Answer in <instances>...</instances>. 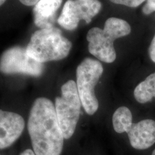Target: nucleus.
<instances>
[{
    "label": "nucleus",
    "instance_id": "15",
    "mask_svg": "<svg viewBox=\"0 0 155 155\" xmlns=\"http://www.w3.org/2000/svg\"><path fill=\"white\" fill-rule=\"evenodd\" d=\"M40 0H19L22 5L25 6H35Z\"/></svg>",
    "mask_w": 155,
    "mask_h": 155
},
{
    "label": "nucleus",
    "instance_id": "6",
    "mask_svg": "<svg viewBox=\"0 0 155 155\" xmlns=\"http://www.w3.org/2000/svg\"><path fill=\"white\" fill-rule=\"evenodd\" d=\"M104 72L101 63L93 58H86L76 69V86L78 93L85 111L94 115L99 107L95 94V87Z\"/></svg>",
    "mask_w": 155,
    "mask_h": 155
},
{
    "label": "nucleus",
    "instance_id": "4",
    "mask_svg": "<svg viewBox=\"0 0 155 155\" xmlns=\"http://www.w3.org/2000/svg\"><path fill=\"white\" fill-rule=\"evenodd\" d=\"M112 123L116 132L127 134L134 149L147 150L155 143V121L148 119L134 124L132 114L126 106H121L116 110L112 117Z\"/></svg>",
    "mask_w": 155,
    "mask_h": 155
},
{
    "label": "nucleus",
    "instance_id": "11",
    "mask_svg": "<svg viewBox=\"0 0 155 155\" xmlns=\"http://www.w3.org/2000/svg\"><path fill=\"white\" fill-rule=\"evenodd\" d=\"M134 96L137 101L140 104L152 101V98H155V73L150 74L137 85Z\"/></svg>",
    "mask_w": 155,
    "mask_h": 155
},
{
    "label": "nucleus",
    "instance_id": "9",
    "mask_svg": "<svg viewBox=\"0 0 155 155\" xmlns=\"http://www.w3.org/2000/svg\"><path fill=\"white\" fill-rule=\"evenodd\" d=\"M25 121L17 113L0 110V150L11 147L24 131Z\"/></svg>",
    "mask_w": 155,
    "mask_h": 155
},
{
    "label": "nucleus",
    "instance_id": "5",
    "mask_svg": "<svg viewBox=\"0 0 155 155\" xmlns=\"http://www.w3.org/2000/svg\"><path fill=\"white\" fill-rule=\"evenodd\" d=\"M81 106L76 83L70 80L61 87V96L56 97L55 103L56 116L65 139H68L74 134Z\"/></svg>",
    "mask_w": 155,
    "mask_h": 155
},
{
    "label": "nucleus",
    "instance_id": "1",
    "mask_svg": "<svg viewBox=\"0 0 155 155\" xmlns=\"http://www.w3.org/2000/svg\"><path fill=\"white\" fill-rule=\"evenodd\" d=\"M28 129L35 155H61L64 136L58 123L55 105L40 97L35 101L29 115Z\"/></svg>",
    "mask_w": 155,
    "mask_h": 155
},
{
    "label": "nucleus",
    "instance_id": "2",
    "mask_svg": "<svg viewBox=\"0 0 155 155\" xmlns=\"http://www.w3.org/2000/svg\"><path fill=\"white\" fill-rule=\"evenodd\" d=\"M131 32L130 25L126 20L110 17L106 21L104 29L93 28L87 34L88 51L100 61L111 63L115 61L116 53L114 41L127 36Z\"/></svg>",
    "mask_w": 155,
    "mask_h": 155
},
{
    "label": "nucleus",
    "instance_id": "8",
    "mask_svg": "<svg viewBox=\"0 0 155 155\" xmlns=\"http://www.w3.org/2000/svg\"><path fill=\"white\" fill-rule=\"evenodd\" d=\"M102 4L98 0H68L64 5L58 23L67 30H74L81 20L89 24L99 13Z\"/></svg>",
    "mask_w": 155,
    "mask_h": 155
},
{
    "label": "nucleus",
    "instance_id": "13",
    "mask_svg": "<svg viewBox=\"0 0 155 155\" xmlns=\"http://www.w3.org/2000/svg\"><path fill=\"white\" fill-rule=\"evenodd\" d=\"M142 13L145 15H150L155 12V0H147L146 4L144 5L142 9Z\"/></svg>",
    "mask_w": 155,
    "mask_h": 155
},
{
    "label": "nucleus",
    "instance_id": "14",
    "mask_svg": "<svg viewBox=\"0 0 155 155\" xmlns=\"http://www.w3.org/2000/svg\"><path fill=\"white\" fill-rule=\"evenodd\" d=\"M149 55H150V59L152 60V62H154L155 63V35L153 38L152 42H151V44L149 47L148 50Z\"/></svg>",
    "mask_w": 155,
    "mask_h": 155
},
{
    "label": "nucleus",
    "instance_id": "3",
    "mask_svg": "<svg viewBox=\"0 0 155 155\" xmlns=\"http://www.w3.org/2000/svg\"><path fill=\"white\" fill-rule=\"evenodd\" d=\"M72 43L57 28L40 29L31 37L26 50L28 55L40 63L60 61L69 55Z\"/></svg>",
    "mask_w": 155,
    "mask_h": 155
},
{
    "label": "nucleus",
    "instance_id": "18",
    "mask_svg": "<svg viewBox=\"0 0 155 155\" xmlns=\"http://www.w3.org/2000/svg\"><path fill=\"white\" fill-rule=\"evenodd\" d=\"M151 155H155V149L154 150H153V152H152V154Z\"/></svg>",
    "mask_w": 155,
    "mask_h": 155
},
{
    "label": "nucleus",
    "instance_id": "17",
    "mask_svg": "<svg viewBox=\"0 0 155 155\" xmlns=\"http://www.w3.org/2000/svg\"><path fill=\"white\" fill-rule=\"evenodd\" d=\"M5 2H6V0H0V7H1L3 4H5Z\"/></svg>",
    "mask_w": 155,
    "mask_h": 155
},
{
    "label": "nucleus",
    "instance_id": "10",
    "mask_svg": "<svg viewBox=\"0 0 155 155\" xmlns=\"http://www.w3.org/2000/svg\"><path fill=\"white\" fill-rule=\"evenodd\" d=\"M63 0H40L33 9L34 22L40 29L53 28L56 12Z\"/></svg>",
    "mask_w": 155,
    "mask_h": 155
},
{
    "label": "nucleus",
    "instance_id": "12",
    "mask_svg": "<svg viewBox=\"0 0 155 155\" xmlns=\"http://www.w3.org/2000/svg\"><path fill=\"white\" fill-rule=\"evenodd\" d=\"M110 1L116 5H124L127 7L135 8V7H139L144 2H147V0H110Z\"/></svg>",
    "mask_w": 155,
    "mask_h": 155
},
{
    "label": "nucleus",
    "instance_id": "7",
    "mask_svg": "<svg viewBox=\"0 0 155 155\" xmlns=\"http://www.w3.org/2000/svg\"><path fill=\"white\" fill-rule=\"evenodd\" d=\"M43 63L28 55L26 48H9L0 57V72L5 75L24 74L38 77L43 73Z\"/></svg>",
    "mask_w": 155,
    "mask_h": 155
},
{
    "label": "nucleus",
    "instance_id": "16",
    "mask_svg": "<svg viewBox=\"0 0 155 155\" xmlns=\"http://www.w3.org/2000/svg\"><path fill=\"white\" fill-rule=\"evenodd\" d=\"M19 155H35V154L34 153L33 150L28 149V150H25L23 151L22 153H20Z\"/></svg>",
    "mask_w": 155,
    "mask_h": 155
}]
</instances>
